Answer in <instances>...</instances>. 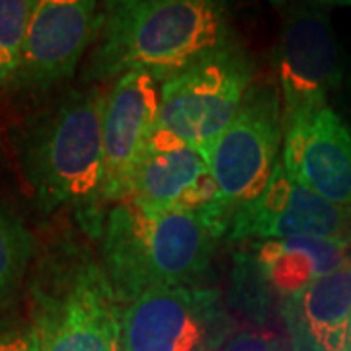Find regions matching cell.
<instances>
[{
	"label": "cell",
	"instance_id": "obj_19",
	"mask_svg": "<svg viewBox=\"0 0 351 351\" xmlns=\"http://www.w3.org/2000/svg\"><path fill=\"white\" fill-rule=\"evenodd\" d=\"M217 351H285L281 341L269 334V332H260V330H244L230 334L228 338L221 343Z\"/></svg>",
	"mask_w": 351,
	"mask_h": 351
},
{
	"label": "cell",
	"instance_id": "obj_2",
	"mask_svg": "<svg viewBox=\"0 0 351 351\" xmlns=\"http://www.w3.org/2000/svg\"><path fill=\"white\" fill-rule=\"evenodd\" d=\"M100 84L69 90L34 115L20 138V168L43 215L69 209L84 237L98 240L104 201V106Z\"/></svg>",
	"mask_w": 351,
	"mask_h": 351
},
{
	"label": "cell",
	"instance_id": "obj_10",
	"mask_svg": "<svg viewBox=\"0 0 351 351\" xmlns=\"http://www.w3.org/2000/svg\"><path fill=\"white\" fill-rule=\"evenodd\" d=\"M324 239L351 246V207L336 205L293 182L279 162L260 197L232 215L226 239L283 240Z\"/></svg>",
	"mask_w": 351,
	"mask_h": 351
},
{
	"label": "cell",
	"instance_id": "obj_3",
	"mask_svg": "<svg viewBox=\"0 0 351 351\" xmlns=\"http://www.w3.org/2000/svg\"><path fill=\"white\" fill-rule=\"evenodd\" d=\"M228 221L217 207L151 213L133 201L106 209L100 260L121 306L172 287H195L209 276Z\"/></svg>",
	"mask_w": 351,
	"mask_h": 351
},
{
	"label": "cell",
	"instance_id": "obj_11",
	"mask_svg": "<svg viewBox=\"0 0 351 351\" xmlns=\"http://www.w3.org/2000/svg\"><path fill=\"white\" fill-rule=\"evenodd\" d=\"M160 113V80L149 71H129L113 80L104 106V201L129 197L131 180Z\"/></svg>",
	"mask_w": 351,
	"mask_h": 351
},
{
	"label": "cell",
	"instance_id": "obj_1",
	"mask_svg": "<svg viewBox=\"0 0 351 351\" xmlns=\"http://www.w3.org/2000/svg\"><path fill=\"white\" fill-rule=\"evenodd\" d=\"M237 0H101L100 32L84 82L101 84L129 71L160 82L201 57L239 41Z\"/></svg>",
	"mask_w": 351,
	"mask_h": 351
},
{
	"label": "cell",
	"instance_id": "obj_9",
	"mask_svg": "<svg viewBox=\"0 0 351 351\" xmlns=\"http://www.w3.org/2000/svg\"><path fill=\"white\" fill-rule=\"evenodd\" d=\"M101 0H38L12 88L47 92L73 78L100 32Z\"/></svg>",
	"mask_w": 351,
	"mask_h": 351
},
{
	"label": "cell",
	"instance_id": "obj_17",
	"mask_svg": "<svg viewBox=\"0 0 351 351\" xmlns=\"http://www.w3.org/2000/svg\"><path fill=\"white\" fill-rule=\"evenodd\" d=\"M38 0H0V88L14 84Z\"/></svg>",
	"mask_w": 351,
	"mask_h": 351
},
{
	"label": "cell",
	"instance_id": "obj_5",
	"mask_svg": "<svg viewBox=\"0 0 351 351\" xmlns=\"http://www.w3.org/2000/svg\"><path fill=\"white\" fill-rule=\"evenodd\" d=\"M283 138L285 119L279 86L274 80H254L230 125L203 152L217 186L215 207L228 223L269 186Z\"/></svg>",
	"mask_w": 351,
	"mask_h": 351
},
{
	"label": "cell",
	"instance_id": "obj_14",
	"mask_svg": "<svg viewBox=\"0 0 351 351\" xmlns=\"http://www.w3.org/2000/svg\"><path fill=\"white\" fill-rule=\"evenodd\" d=\"M295 351H351V263L281 301Z\"/></svg>",
	"mask_w": 351,
	"mask_h": 351
},
{
	"label": "cell",
	"instance_id": "obj_8",
	"mask_svg": "<svg viewBox=\"0 0 351 351\" xmlns=\"http://www.w3.org/2000/svg\"><path fill=\"white\" fill-rule=\"evenodd\" d=\"M276 71L285 125L326 108L343 71L332 25L318 6L304 2L283 6Z\"/></svg>",
	"mask_w": 351,
	"mask_h": 351
},
{
	"label": "cell",
	"instance_id": "obj_18",
	"mask_svg": "<svg viewBox=\"0 0 351 351\" xmlns=\"http://www.w3.org/2000/svg\"><path fill=\"white\" fill-rule=\"evenodd\" d=\"M0 351H41L38 330L29 316L0 314Z\"/></svg>",
	"mask_w": 351,
	"mask_h": 351
},
{
	"label": "cell",
	"instance_id": "obj_15",
	"mask_svg": "<svg viewBox=\"0 0 351 351\" xmlns=\"http://www.w3.org/2000/svg\"><path fill=\"white\" fill-rule=\"evenodd\" d=\"M348 248L324 239H283L260 242L254 258L271 291L283 299L299 293L314 281L346 267Z\"/></svg>",
	"mask_w": 351,
	"mask_h": 351
},
{
	"label": "cell",
	"instance_id": "obj_7",
	"mask_svg": "<svg viewBox=\"0 0 351 351\" xmlns=\"http://www.w3.org/2000/svg\"><path fill=\"white\" fill-rule=\"evenodd\" d=\"M228 328L217 289H160L121 306L119 351H215Z\"/></svg>",
	"mask_w": 351,
	"mask_h": 351
},
{
	"label": "cell",
	"instance_id": "obj_4",
	"mask_svg": "<svg viewBox=\"0 0 351 351\" xmlns=\"http://www.w3.org/2000/svg\"><path fill=\"white\" fill-rule=\"evenodd\" d=\"M25 287L41 351H119L121 302L88 237L41 244Z\"/></svg>",
	"mask_w": 351,
	"mask_h": 351
},
{
	"label": "cell",
	"instance_id": "obj_13",
	"mask_svg": "<svg viewBox=\"0 0 351 351\" xmlns=\"http://www.w3.org/2000/svg\"><path fill=\"white\" fill-rule=\"evenodd\" d=\"M281 164L302 188L351 207V133L330 106L285 125Z\"/></svg>",
	"mask_w": 351,
	"mask_h": 351
},
{
	"label": "cell",
	"instance_id": "obj_12",
	"mask_svg": "<svg viewBox=\"0 0 351 351\" xmlns=\"http://www.w3.org/2000/svg\"><path fill=\"white\" fill-rule=\"evenodd\" d=\"M127 199L151 213L199 211L217 203V186L197 149L156 127L138 158Z\"/></svg>",
	"mask_w": 351,
	"mask_h": 351
},
{
	"label": "cell",
	"instance_id": "obj_20",
	"mask_svg": "<svg viewBox=\"0 0 351 351\" xmlns=\"http://www.w3.org/2000/svg\"><path fill=\"white\" fill-rule=\"evenodd\" d=\"M274 2L276 6H285L289 2H304V4H313V6H322V4H328V6H351V0H269Z\"/></svg>",
	"mask_w": 351,
	"mask_h": 351
},
{
	"label": "cell",
	"instance_id": "obj_6",
	"mask_svg": "<svg viewBox=\"0 0 351 351\" xmlns=\"http://www.w3.org/2000/svg\"><path fill=\"white\" fill-rule=\"evenodd\" d=\"M256 80L250 53L234 41L160 82L158 127L203 154L239 113Z\"/></svg>",
	"mask_w": 351,
	"mask_h": 351
},
{
	"label": "cell",
	"instance_id": "obj_16",
	"mask_svg": "<svg viewBox=\"0 0 351 351\" xmlns=\"http://www.w3.org/2000/svg\"><path fill=\"white\" fill-rule=\"evenodd\" d=\"M36 250V237L24 221L0 205V313L6 311L27 285Z\"/></svg>",
	"mask_w": 351,
	"mask_h": 351
}]
</instances>
